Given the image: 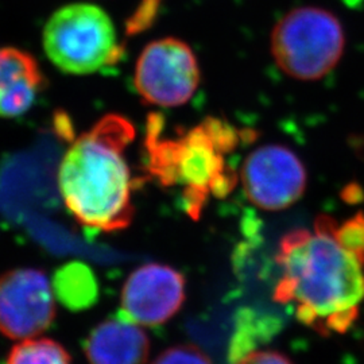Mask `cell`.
Returning a JSON list of instances; mask_svg holds the SVG:
<instances>
[{
  "label": "cell",
  "instance_id": "277c9868",
  "mask_svg": "<svg viewBox=\"0 0 364 364\" xmlns=\"http://www.w3.org/2000/svg\"><path fill=\"white\" fill-rule=\"evenodd\" d=\"M346 33L338 16L316 6L285 14L272 33V54L289 77L316 81L331 73L343 57Z\"/></svg>",
  "mask_w": 364,
  "mask_h": 364
},
{
  "label": "cell",
  "instance_id": "30bf717a",
  "mask_svg": "<svg viewBox=\"0 0 364 364\" xmlns=\"http://www.w3.org/2000/svg\"><path fill=\"white\" fill-rule=\"evenodd\" d=\"M90 364H146L150 340L122 313L103 320L84 341Z\"/></svg>",
  "mask_w": 364,
  "mask_h": 364
},
{
  "label": "cell",
  "instance_id": "9a60e30c",
  "mask_svg": "<svg viewBox=\"0 0 364 364\" xmlns=\"http://www.w3.org/2000/svg\"><path fill=\"white\" fill-rule=\"evenodd\" d=\"M158 6L159 0H144L127 23L129 33L136 34L146 27L150 26V23L154 19V15L158 11Z\"/></svg>",
  "mask_w": 364,
  "mask_h": 364
},
{
  "label": "cell",
  "instance_id": "6da1fadb",
  "mask_svg": "<svg viewBox=\"0 0 364 364\" xmlns=\"http://www.w3.org/2000/svg\"><path fill=\"white\" fill-rule=\"evenodd\" d=\"M277 260L282 275L275 301L293 305L299 321L321 335L346 333L364 299V257L338 239L331 220L314 234L287 235Z\"/></svg>",
  "mask_w": 364,
  "mask_h": 364
},
{
  "label": "cell",
  "instance_id": "5bb4252c",
  "mask_svg": "<svg viewBox=\"0 0 364 364\" xmlns=\"http://www.w3.org/2000/svg\"><path fill=\"white\" fill-rule=\"evenodd\" d=\"M153 364H212V362L197 347L174 346L161 352Z\"/></svg>",
  "mask_w": 364,
  "mask_h": 364
},
{
  "label": "cell",
  "instance_id": "2e32d148",
  "mask_svg": "<svg viewBox=\"0 0 364 364\" xmlns=\"http://www.w3.org/2000/svg\"><path fill=\"white\" fill-rule=\"evenodd\" d=\"M231 364H293L284 353L269 350H254L237 358Z\"/></svg>",
  "mask_w": 364,
  "mask_h": 364
},
{
  "label": "cell",
  "instance_id": "4fadbf2b",
  "mask_svg": "<svg viewBox=\"0 0 364 364\" xmlns=\"http://www.w3.org/2000/svg\"><path fill=\"white\" fill-rule=\"evenodd\" d=\"M6 364H72V358L52 338H25L14 346Z\"/></svg>",
  "mask_w": 364,
  "mask_h": 364
},
{
  "label": "cell",
  "instance_id": "5b68a950",
  "mask_svg": "<svg viewBox=\"0 0 364 364\" xmlns=\"http://www.w3.org/2000/svg\"><path fill=\"white\" fill-rule=\"evenodd\" d=\"M43 49L60 70L80 76L115 65L123 54L114 22L90 3L68 4L53 14L43 30Z\"/></svg>",
  "mask_w": 364,
  "mask_h": 364
},
{
  "label": "cell",
  "instance_id": "3957f363",
  "mask_svg": "<svg viewBox=\"0 0 364 364\" xmlns=\"http://www.w3.org/2000/svg\"><path fill=\"white\" fill-rule=\"evenodd\" d=\"M164 120L151 114L147 119L144 149L149 173L164 186L182 183L189 212L196 216L209 189L220 178L219 138L212 122L188 131L178 139H162Z\"/></svg>",
  "mask_w": 364,
  "mask_h": 364
},
{
  "label": "cell",
  "instance_id": "8992f818",
  "mask_svg": "<svg viewBox=\"0 0 364 364\" xmlns=\"http://www.w3.org/2000/svg\"><path fill=\"white\" fill-rule=\"evenodd\" d=\"M200 78V66L191 46L168 37L150 42L141 53L134 87L146 105L178 107L193 97Z\"/></svg>",
  "mask_w": 364,
  "mask_h": 364
},
{
  "label": "cell",
  "instance_id": "7c38bea8",
  "mask_svg": "<svg viewBox=\"0 0 364 364\" xmlns=\"http://www.w3.org/2000/svg\"><path fill=\"white\" fill-rule=\"evenodd\" d=\"M57 299L70 311H82L99 299V281L91 267L82 262H69L53 277Z\"/></svg>",
  "mask_w": 364,
  "mask_h": 364
},
{
  "label": "cell",
  "instance_id": "9c48e42d",
  "mask_svg": "<svg viewBox=\"0 0 364 364\" xmlns=\"http://www.w3.org/2000/svg\"><path fill=\"white\" fill-rule=\"evenodd\" d=\"M185 285L183 275L174 267L146 263L124 282L120 313L138 326H164L181 309Z\"/></svg>",
  "mask_w": 364,
  "mask_h": 364
},
{
  "label": "cell",
  "instance_id": "8fae6325",
  "mask_svg": "<svg viewBox=\"0 0 364 364\" xmlns=\"http://www.w3.org/2000/svg\"><path fill=\"white\" fill-rule=\"evenodd\" d=\"M45 88V76L30 53L0 46V117L27 112Z\"/></svg>",
  "mask_w": 364,
  "mask_h": 364
},
{
  "label": "cell",
  "instance_id": "7a4b0ae2",
  "mask_svg": "<svg viewBox=\"0 0 364 364\" xmlns=\"http://www.w3.org/2000/svg\"><path fill=\"white\" fill-rule=\"evenodd\" d=\"M134 138L130 120L109 114L68 149L58 168V189L84 228L111 234L126 230L134 219L135 180L126 158Z\"/></svg>",
  "mask_w": 364,
  "mask_h": 364
},
{
  "label": "cell",
  "instance_id": "52a82bcc",
  "mask_svg": "<svg viewBox=\"0 0 364 364\" xmlns=\"http://www.w3.org/2000/svg\"><path fill=\"white\" fill-rule=\"evenodd\" d=\"M248 200L263 210L296 204L306 189V170L299 156L282 144H264L248 154L240 171Z\"/></svg>",
  "mask_w": 364,
  "mask_h": 364
},
{
  "label": "cell",
  "instance_id": "ba28073f",
  "mask_svg": "<svg viewBox=\"0 0 364 364\" xmlns=\"http://www.w3.org/2000/svg\"><path fill=\"white\" fill-rule=\"evenodd\" d=\"M54 290L39 269L21 267L0 275V333L10 338H34L52 326Z\"/></svg>",
  "mask_w": 364,
  "mask_h": 364
}]
</instances>
